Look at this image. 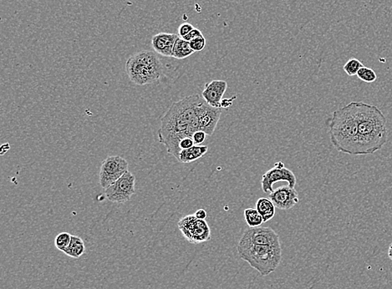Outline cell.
<instances>
[{"instance_id": "cell-1", "label": "cell", "mask_w": 392, "mask_h": 289, "mask_svg": "<svg viewBox=\"0 0 392 289\" xmlns=\"http://www.w3.org/2000/svg\"><path fill=\"white\" fill-rule=\"evenodd\" d=\"M203 98L193 95L173 103L163 115L158 129V140L164 144L168 153L177 160L181 149L179 143L185 137H193L198 129L199 108Z\"/></svg>"}, {"instance_id": "cell-2", "label": "cell", "mask_w": 392, "mask_h": 289, "mask_svg": "<svg viewBox=\"0 0 392 289\" xmlns=\"http://www.w3.org/2000/svg\"><path fill=\"white\" fill-rule=\"evenodd\" d=\"M358 122L357 156L371 155L382 149L387 142L386 116L377 106L354 102Z\"/></svg>"}, {"instance_id": "cell-3", "label": "cell", "mask_w": 392, "mask_h": 289, "mask_svg": "<svg viewBox=\"0 0 392 289\" xmlns=\"http://www.w3.org/2000/svg\"><path fill=\"white\" fill-rule=\"evenodd\" d=\"M329 134L337 151L357 156L358 122L354 102L334 112L329 121Z\"/></svg>"}, {"instance_id": "cell-4", "label": "cell", "mask_w": 392, "mask_h": 289, "mask_svg": "<svg viewBox=\"0 0 392 289\" xmlns=\"http://www.w3.org/2000/svg\"><path fill=\"white\" fill-rule=\"evenodd\" d=\"M237 251L239 257L264 277L277 269L282 261L281 246H266L239 243Z\"/></svg>"}, {"instance_id": "cell-5", "label": "cell", "mask_w": 392, "mask_h": 289, "mask_svg": "<svg viewBox=\"0 0 392 289\" xmlns=\"http://www.w3.org/2000/svg\"><path fill=\"white\" fill-rule=\"evenodd\" d=\"M126 71L132 83L145 85L152 84L161 78L163 65L156 53L142 50L127 60Z\"/></svg>"}, {"instance_id": "cell-6", "label": "cell", "mask_w": 392, "mask_h": 289, "mask_svg": "<svg viewBox=\"0 0 392 289\" xmlns=\"http://www.w3.org/2000/svg\"><path fill=\"white\" fill-rule=\"evenodd\" d=\"M178 228L190 243L200 244L211 239V231L206 220H201L195 215H187L178 222Z\"/></svg>"}, {"instance_id": "cell-7", "label": "cell", "mask_w": 392, "mask_h": 289, "mask_svg": "<svg viewBox=\"0 0 392 289\" xmlns=\"http://www.w3.org/2000/svg\"><path fill=\"white\" fill-rule=\"evenodd\" d=\"M128 171V162L119 156L109 157L103 161L100 169V185L106 190Z\"/></svg>"}, {"instance_id": "cell-8", "label": "cell", "mask_w": 392, "mask_h": 289, "mask_svg": "<svg viewBox=\"0 0 392 289\" xmlns=\"http://www.w3.org/2000/svg\"><path fill=\"white\" fill-rule=\"evenodd\" d=\"M136 178L132 173L127 171L117 181L106 188V196L109 201L115 203H125L130 201L135 193Z\"/></svg>"}, {"instance_id": "cell-9", "label": "cell", "mask_w": 392, "mask_h": 289, "mask_svg": "<svg viewBox=\"0 0 392 289\" xmlns=\"http://www.w3.org/2000/svg\"><path fill=\"white\" fill-rule=\"evenodd\" d=\"M278 181H287L289 183V187L291 188H294L297 182L294 172L290 169L284 167V164L282 161L275 163L273 168L262 175L261 180L262 192L264 193H273L275 191L273 185Z\"/></svg>"}, {"instance_id": "cell-10", "label": "cell", "mask_w": 392, "mask_h": 289, "mask_svg": "<svg viewBox=\"0 0 392 289\" xmlns=\"http://www.w3.org/2000/svg\"><path fill=\"white\" fill-rule=\"evenodd\" d=\"M239 243L281 246L279 237L271 227H250L245 231Z\"/></svg>"}, {"instance_id": "cell-11", "label": "cell", "mask_w": 392, "mask_h": 289, "mask_svg": "<svg viewBox=\"0 0 392 289\" xmlns=\"http://www.w3.org/2000/svg\"><path fill=\"white\" fill-rule=\"evenodd\" d=\"M221 114V108L210 106L203 99L199 108L198 129L204 131L208 136H212L214 133L217 123L220 120Z\"/></svg>"}, {"instance_id": "cell-12", "label": "cell", "mask_w": 392, "mask_h": 289, "mask_svg": "<svg viewBox=\"0 0 392 289\" xmlns=\"http://www.w3.org/2000/svg\"><path fill=\"white\" fill-rule=\"evenodd\" d=\"M271 200L276 208L280 210H290L299 202V195L294 188L289 186H283L275 189L269 194Z\"/></svg>"}, {"instance_id": "cell-13", "label": "cell", "mask_w": 392, "mask_h": 289, "mask_svg": "<svg viewBox=\"0 0 392 289\" xmlns=\"http://www.w3.org/2000/svg\"><path fill=\"white\" fill-rule=\"evenodd\" d=\"M228 89V83L221 80H214L206 83L202 96L208 105L216 108H221L223 95ZM222 109V108H221Z\"/></svg>"}, {"instance_id": "cell-14", "label": "cell", "mask_w": 392, "mask_h": 289, "mask_svg": "<svg viewBox=\"0 0 392 289\" xmlns=\"http://www.w3.org/2000/svg\"><path fill=\"white\" fill-rule=\"evenodd\" d=\"M178 37L176 33L165 32L157 33L151 39V46L157 54L166 57H172V51Z\"/></svg>"}, {"instance_id": "cell-15", "label": "cell", "mask_w": 392, "mask_h": 289, "mask_svg": "<svg viewBox=\"0 0 392 289\" xmlns=\"http://www.w3.org/2000/svg\"><path fill=\"white\" fill-rule=\"evenodd\" d=\"M208 145L195 144V145H193V147L181 151L178 161L181 163L193 162L203 157L208 152Z\"/></svg>"}, {"instance_id": "cell-16", "label": "cell", "mask_w": 392, "mask_h": 289, "mask_svg": "<svg viewBox=\"0 0 392 289\" xmlns=\"http://www.w3.org/2000/svg\"><path fill=\"white\" fill-rule=\"evenodd\" d=\"M275 208L271 200L266 197H261L256 202V209L262 216L263 223L269 222L275 217Z\"/></svg>"}, {"instance_id": "cell-17", "label": "cell", "mask_w": 392, "mask_h": 289, "mask_svg": "<svg viewBox=\"0 0 392 289\" xmlns=\"http://www.w3.org/2000/svg\"><path fill=\"white\" fill-rule=\"evenodd\" d=\"M85 246L84 241L80 237L72 235L70 243L64 253L73 258H79L85 253Z\"/></svg>"}, {"instance_id": "cell-18", "label": "cell", "mask_w": 392, "mask_h": 289, "mask_svg": "<svg viewBox=\"0 0 392 289\" xmlns=\"http://www.w3.org/2000/svg\"><path fill=\"white\" fill-rule=\"evenodd\" d=\"M194 53L193 48H191L190 43L179 36L175 43V46L172 51V57L182 60L189 57Z\"/></svg>"}, {"instance_id": "cell-19", "label": "cell", "mask_w": 392, "mask_h": 289, "mask_svg": "<svg viewBox=\"0 0 392 289\" xmlns=\"http://www.w3.org/2000/svg\"><path fill=\"white\" fill-rule=\"evenodd\" d=\"M245 221L249 227H258L263 223V219L256 208H247L245 210Z\"/></svg>"}, {"instance_id": "cell-20", "label": "cell", "mask_w": 392, "mask_h": 289, "mask_svg": "<svg viewBox=\"0 0 392 289\" xmlns=\"http://www.w3.org/2000/svg\"><path fill=\"white\" fill-rule=\"evenodd\" d=\"M357 77L365 83H373L377 80V76L373 69L368 67L363 66L357 73Z\"/></svg>"}, {"instance_id": "cell-21", "label": "cell", "mask_w": 392, "mask_h": 289, "mask_svg": "<svg viewBox=\"0 0 392 289\" xmlns=\"http://www.w3.org/2000/svg\"><path fill=\"white\" fill-rule=\"evenodd\" d=\"M363 66H364L363 64L359 60H357L356 58H352L347 61L343 67V69L348 76H354L357 75L359 69Z\"/></svg>"}, {"instance_id": "cell-22", "label": "cell", "mask_w": 392, "mask_h": 289, "mask_svg": "<svg viewBox=\"0 0 392 289\" xmlns=\"http://www.w3.org/2000/svg\"><path fill=\"white\" fill-rule=\"evenodd\" d=\"M71 237L72 235H70L68 232H64L60 233L54 239V245L58 250L65 252L70 243Z\"/></svg>"}, {"instance_id": "cell-23", "label": "cell", "mask_w": 392, "mask_h": 289, "mask_svg": "<svg viewBox=\"0 0 392 289\" xmlns=\"http://www.w3.org/2000/svg\"><path fill=\"white\" fill-rule=\"evenodd\" d=\"M191 48H193L194 52L202 51L206 46V39L204 36L197 37L191 40Z\"/></svg>"}, {"instance_id": "cell-24", "label": "cell", "mask_w": 392, "mask_h": 289, "mask_svg": "<svg viewBox=\"0 0 392 289\" xmlns=\"http://www.w3.org/2000/svg\"><path fill=\"white\" fill-rule=\"evenodd\" d=\"M193 29H194V27H193V24H189V23H184V24H181L178 28L179 36L181 37V38H183V37L186 36L188 33H190Z\"/></svg>"}, {"instance_id": "cell-25", "label": "cell", "mask_w": 392, "mask_h": 289, "mask_svg": "<svg viewBox=\"0 0 392 289\" xmlns=\"http://www.w3.org/2000/svg\"><path fill=\"white\" fill-rule=\"evenodd\" d=\"M193 145H195V143H194L193 137H185V138L181 139V142L179 143V147L181 149V151L187 150L189 148L193 147Z\"/></svg>"}, {"instance_id": "cell-26", "label": "cell", "mask_w": 392, "mask_h": 289, "mask_svg": "<svg viewBox=\"0 0 392 289\" xmlns=\"http://www.w3.org/2000/svg\"><path fill=\"white\" fill-rule=\"evenodd\" d=\"M207 134L204 131L202 130H197L196 132L193 134V139L194 141L195 144H201L205 142L206 137H207Z\"/></svg>"}, {"instance_id": "cell-27", "label": "cell", "mask_w": 392, "mask_h": 289, "mask_svg": "<svg viewBox=\"0 0 392 289\" xmlns=\"http://www.w3.org/2000/svg\"><path fill=\"white\" fill-rule=\"evenodd\" d=\"M202 36H203V34H202V32H201L198 29L194 28L193 31H191L190 33H188V34L186 35V36L183 37L182 39H185V40H187V41H188V42H190L191 40H193V39L197 38V37Z\"/></svg>"}, {"instance_id": "cell-28", "label": "cell", "mask_w": 392, "mask_h": 289, "mask_svg": "<svg viewBox=\"0 0 392 289\" xmlns=\"http://www.w3.org/2000/svg\"><path fill=\"white\" fill-rule=\"evenodd\" d=\"M195 215V217L196 218H198V219H201V220H205L207 217H208V213H207V211L204 209H198L197 211L194 213Z\"/></svg>"}, {"instance_id": "cell-29", "label": "cell", "mask_w": 392, "mask_h": 289, "mask_svg": "<svg viewBox=\"0 0 392 289\" xmlns=\"http://www.w3.org/2000/svg\"><path fill=\"white\" fill-rule=\"evenodd\" d=\"M236 97H232V99H223L222 100V104H221V108H227L229 106H232V100L235 99Z\"/></svg>"}, {"instance_id": "cell-30", "label": "cell", "mask_w": 392, "mask_h": 289, "mask_svg": "<svg viewBox=\"0 0 392 289\" xmlns=\"http://www.w3.org/2000/svg\"><path fill=\"white\" fill-rule=\"evenodd\" d=\"M388 256H389V258L392 261V242L391 243V245H390L389 250H388Z\"/></svg>"}]
</instances>
